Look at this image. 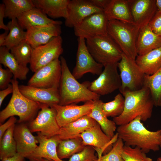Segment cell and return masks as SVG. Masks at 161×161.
<instances>
[{"label": "cell", "instance_id": "42", "mask_svg": "<svg viewBox=\"0 0 161 161\" xmlns=\"http://www.w3.org/2000/svg\"><path fill=\"white\" fill-rule=\"evenodd\" d=\"M16 118L15 116H12L5 123L1 124L0 126V140L1 139L3 136L10 127L15 124L17 122Z\"/></svg>", "mask_w": 161, "mask_h": 161}, {"label": "cell", "instance_id": "21", "mask_svg": "<svg viewBox=\"0 0 161 161\" xmlns=\"http://www.w3.org/2000/svg\"><path fill=\"white\" fill-rule=\"evenodd\" d=\"M133 23L139 28L148 24L157 11L156 0H129Z\"/></svg>", "mask_w": 161, "mask_h": 161}, {"label": "cell", "instance_id": "26", "mask_svg": "<svg viewBox=\"0 0 161 161\" xmlns=\"http://www.w3.org/2000/svg\"><path fill=\"white\" fill-rule=\"evenodd\" d=\"M96 123L88 115L84 116L61 127L58 135L61 140L80 137L81 134Z\"/></svg>", "mask_w": 161, "mask_h": 161}, {"label": "cell", "instance_id": "49", "mask_svg": "<svg viewBox=\"0 0 161 161\" xmlns=\"http://www.w3.org/2000/svg\"><path fill=\"white\" fill-rule=\"evenodd\" d=\"M44 161H55L52 160H48L47 159H44Z\"/></svg>", "mask_w": 161, "mask_h": 161}, {"label": "cell", "instance_id": "46", "mask_svg": "<svg viewBox=\"0 0 161 161\" xmlns=\"http://www.w3.org/2000/svg\"><path fill=\"white\" fill-rule=\"evenodd\" d=\"M25 158L18 153L13 156L4 159L1 161H24Z\"/></svg>", "mask_w": 161, "mask_h": 161}, {"label": "cell", "instance_id": "19", "mask_svg": "<svg viewBox=\"0 0 161 161\" xmlns=\"http://www.w3.org/2000/svg\"><path fill=\"white\" fill-rule=\"evenodd\" d=\"M15 124L13 137L16 143L17 153L28 158L33 153L38 143L36 136L32 134L24 123Z\"/></svg>", "mask_w": 161, "mask_h": 161}, {"label": "cell", "instance_id": "27", "mask_svg": "<svg viewBox=\"0 0 161 161\" xmlns=\"http://www.w3.org/2000/svg\"><path fill=\"white\" fill-rule=\"evenodd\" d=\"M135 61L145 75L153 74L161 68V46L143 55H138Z\"/></svg>", "mask_w": 161, "mask_h": 161}, {"label": "cell", "instance_id": "23", "mask_svg": "<svg viewBox=\"0 0 161 161\" xmlns=\"http://www.w3.org/2000/svg\"><path fill=\"white\" fill-rule=\"evenodd\" d=\"M18 22L23 30L31 27L52 24H62V22L49 18L40 9L34 7L24 13L17 19Z\"/></svg>", "mask_w": 161, "mask_h": 161}, {"label": "cell", "instance_id": "37", "mask_svg": "<svg viewBox=\"0 0 161 161\" xmlns=\"http://www.w3.org/2000/svg\"><path fill=\"white\" fill-rule=\"evenodd\" d=\"M122 156L125 161H153L140 149L124 145Z\"/></svg>", "mask_w": 161, "mask_h": 161}, {"label": "cell", "instance_id": "9", "mask_svg": "<svg viewBox=\"0 0 161 161\" xmlns=\"http://www.w3.org/2000/svg\"><path fill=\"white\" fill-rule=\"evenodd\" d=\"M61 35L55 37L47 43L33 49L30 68L35 72L40 68L58 59L63 52Z\"/></svg>", "mask_w": 161, "mask_h": 161}, {"label": "cell", "instance_id": "22", "mask_svg": "<svg viewBox=\"0 0 161 161\" xmlns=\"http://www.w3.org/2000/svg\"><path fill=\"white\" fill-rule=\"evenodd\" d=\"M138 55H143L161 46V36L154 33L148 24L140 28L136 41Z\"/></svg>", "mask_w": 161, "mask_h": 161}, {"label": "cell", "instance_id": "11", "mask_svg": "<svg viewBox=\"0 0 161 161\" xmlns=\"http://www.w3.org/2000/svg\"><path fill=\"white\" fill-rule=\"evenodd\" d=\"M77 40L76 64L72 73L73 75L76 79L81 78L87 73L99 75L104 66L97 62L90 54L86 47V39L78 38Z\"/></svg>", "mask_w": 161, "mask_h": 161}, {"label": "cell", "instance_id": "39", "mask_svg": "<svg viewBox=\"0 0 161 161\" xmlns=\"http://www.w3.org/2000/svg\"><path fill=\"white\" fill-rule=\"evenodd\" d=\"M95 151L94 147L85 146L82 151L72 155L67 161H97Z\"/></svg>", "mask_w": 161, "mask_h": 161}, {"label": "cell", "instance_id": "32", "mask_svg": "<svg viewBox=\"0 0 161 161\" xmlns=\"http://www.w3.org/2000/svg\"><path fill=\"white\" fill-rule=\"evenodd\" d=\"M144 86L149 89L154 106H161V68L151 75H145Z\"/></svg>", "mask_w": 161, "mask_h": 161}, {"label": "cell", "instance_id": "24", "mask_svg": "<svg viewBox=\"0 0 161 161\" xmlns=\"http://www.w3.org/2000/svg\"><path fill=\"white\" fill-rule=\"evenodd\" d=\"M104 11L108 21L115 20L134 23L129 0H110Z\"/></svg>", "mask_w": 161, "mask_h": 161}, {"label": "cell", "instance_id": "15", "mask_svg": "<svg viewBox=\"0 0 161 161\" xmlns=\"http://www.w3.org/2000/svg\"><path fill=\"white\" fill-rule=\"evenodd\" d=\"M93 101L86 102L81 105L75 103L65 106L54 105L53 107L56 112V120L60 127L88 115L93 108Z\"/></svg>", "mask_w": 161, "mask_h": 161}, {"label": "cell", "instance_id": "44", "mask_svg": "<svg viewBox=\"0 0 161 161\" xmlns=\"http://www.w3.org/2000/svg\"><path fill=\"white\" fill-rule=\"evenodd\" d=\"M5 6L3 3L0 4V29H3L5 31L9 30L7 25L4 22V18H5Z\"/></svg>", "mask_w": 161, "mask_h": 161}, {"label": "cell", "instance_id": "47", "mask_svg": "<svg viewBox=\"0 0 161 161\" xmlns=\"http://www.w3.org/2000/svg\"><path fill=\"white\" fill-rule=\"evenodd\" d=\"M9 30H6L0 35V47L2 46L4 43L9 33Z\"/></svg>", "mask_w": 161, "mask_h": 161}, {"label": "cell", "instance_id": "33", "mask_svg": "<svg viewBox=\"0 0 161 161\" xmlns=\"http://www.w3.org/2000/svg\"><path fill=\"white\" fill-rule=\"evenodd\" d=\"M9 32L3 46L10 49L24 41L26 40V31L21 27L17 19L12 20L7 25Z\"/></svg>", "mask_w": 161, "mask_h": 161}, {"label": "cell", "instance_id": "17", "mask_svg": "<svg viewBox=\"0 0 161 161\" xmlns=\"http://www.w3.org/2000/svg\"><path fill=\"white\" fill-rule=\"evenodd\" d=\"M36 136L39 145L27 158L30 161H44V159L65 161L58 156L57 147L61 140L58 135L48 138L38 132Z\"/></svg>", "mask_w": 161, "mask_h": 161}, {"label": "cell", "instance_id": "6", "mask_svg": "<svg viewBox=\"0 0 161 161\" xmlns=\"http://www.w3.org/2000/svg\"><path fill=\"white\" fill-rule=\"evenodd\" d=\"M86 40L90 54L97 62L104 66L117 63L121 59L122 51L108 34Z\"/></svg>", "mask_w": 161, "mask_h": 161}, {"label": "cell", "instance_id": "50", "mask_svg": "<svg viewBox=\"0 0 161 161\" xmlns=\"http://www.w3.org/2000/svg\"><path fill=\"white\" fill-rule=\"evenodd\" d=\"M157 161H161V157L157 158Z\"/></svg>", "mask_w": 161, "mask_h": 161}, {"label": "cell", "instance_id": "7", "mask_svg": "<svg viewBox=\"0 0 161 161\" xmlns=\"http://www.w3.org/2000/svg\"><path fill=\"white\" fill-rule=\"evenodd\" d=\"M117 66L121 82L119 89L121 94L126 91H137L144 86L145 74L141 70L135 60L123 53Z\"/></svg>", "mask_w": 161, "mask_h": 161}, {"label": "cell", "instance_id": "29", "mask_svg": "<svg viewBox=\"0 0 161 161\" xmlns=\"http://www.w3.org/2000/svg\"><path fill=\"white\" fill-rule=\"evenodd\" d=\"M0 63L11 71L13 78L21 80L26 79L29 69L20 65L10 50L4 46L0 47Z\"/></svg>", "mask_w": 161, "mask_h": 161}, {"label": "cell", "instance_id": "38", "mask_svg": "<svg viewBox=\"0 0 161 161\" xmlns=\"http://www.w3.org/2000/svg\"><path fill=\"white\" fill-rule=\"evenodd\" d=\"M124 145L122 140L118 138L109 151L100 157V161H125L122 156Z\"/></svg>", "mask_w": 161, "mask_h": 161}, {"label": "cell", "instance_id": "5", "mask_svg": "<svg viewBox=\"0 0 161 161\" xmlns=\"http://www.w3.org/2000/svg\"><path fill=\"white\" fill-rule=\"evenodd\" d=\"M139 28L134 23L111 20L108 22L107 33L124 54L135 60L138 56L136 43Z\"/></svg>", "mask_w": 161, "mask_h": 161}, {"label": "cell", "instance_id": "52", "mask_svg": "<svg viewBox=\"0 0 161 161\" xmlns=\"http://www.w3.org/2000/svg\"><path fill=\"white\" fill-rule=\"evenodd\" d=\"M160 148H161V137L160 139Z\"/></svg>", "mask_w": 161, "mask_h": 161}, {"label": "cell", "instance_id": "34", "mask_svg": "<svg viewBox=\"0 0 161 161\" xmlns=\"http://www.w3.org/2000/svg\"><path fill=\"white\" fill-rule=\"evenodd\" d=\"M14 124L5 132L0 140V159L1 160L17 153L16 143L13 137Z\"/></svg>", "mask_w": 161, "mask_h": 161}, {"label": "cell", "instance_id": "3", "mask_svg": "<svg viewBox=\"0 0 161 161\" xmlns=\"http://www.w3.org/2000/svg\"><path fill=\"white\" fill-rule=\"evenodd\" d=\"M60 60L62 71L58 87L60 95L58 105L65 106L100 99V95L88 89L89 82L80 83L75 78L63 56H61Z\"/></svg>", "mask_w": 161, "mask_h": 161}, {"label": "cell", "instance_id": "35", "mask_svg": "<svg viewBox=\"0 0 161 161\" xmlns=\"http://www.w3.org/2000/svg\"><path fill=\"white\" fill-rule=\"evenodd\" d=\"M33 48L26 40L23 41L10 49L18 63L21 65L26 67L30 64L32 55Z\"/></svg>", "mask_w": 161, "mask_h": 161}, {"label": "cell", "instance_id": "8", "mask_svg": "<svg viewBox=\"0 0 161 161\" xmlns=\"http://www.w3.org/2000/svg\"><path fill=\"white\" fill-rule=\"evenodd\" d=\"M36 117L29 122L28 126L32 133L40 132L48 138L58 135L60 127L57 122L56 113L53 107L41 103Z\"/></svg>", "mask_w": 161, "mask_h": 161}, {"label": "cell", "instance_id": "1", "mask_svg": "<svg viewBox=\"0 0 161 161\" xmlns=\"http://www.w3.org/2000/svg\"><path fill=\"white\" fill-rule=\"evenodd\" d=\"M141 121L138 117L128 123L119 126L117 129L118 138L122 140L125 145L137 147L145 153L159 150L161 129L149 130Z\"/></svg>", "mask_w": 161, "mask_h": 161}, {"label": "cell", "instance_id": "16", "mask_svg": "<svg viewBox=\"0 0 161 161\" xmlns=\"http://www.w3.org/2000/svg\"><path fill=\"white\" fill-rule=\"evenodd\" d=\"M80 137L85 146H90L102 150L104 155L111 149L113 144L118 139V136L117 133L112 139H110L96 122L94 126L81 134Z\"/></svg>", "mask_w": 161, "mask_h": 161}, {"label": "cell", "instance_id": "48", "mask_svg": "<svg viewBox=\"0 0 161 161\" xmlns=\"http://www.w3.org/2000/svg\"><path fill=\"white\" fill-rule=\"evenodd\" d=\"M157 11L161 13V0H156Z\"/></svg>", "mask_w": 161, "mask_h": 161}, {"label": "cell", "instance_id": "18", "mask_svg": "<svg viewBox=\"0 0 161 161\" xmlns=\"http://www.w3.org/2000/svg\"><path fill=\"white\" fill-rule=\"evenodd\" d=\"M60 24L31 27L26 31V40L33 49L44 45L61 33Z\"/></svg>", "mask_w": 161, "mask_h": 161}, {"label": "cell", "instance_id": "30", "mask_svg": "<svg viewBox=\"0 0 161 161\" xmlns=\"http://www.w3.org/2000/svg\"><path fill=\"white\" fill-rule=\"evenodd\" d=\"M2 2L5 6V18L11 20L35 7L32 0H3Z\"/></svg>", "mask_w": 161, "mask_h": 161}, {"label": "cell", "instance_id": "13", "mask_svg": "<svg viewBox=\"0 0 161 161\" xmlns=\"http://www.w3.org/2000/svg\"><path fill=\"white\" fill-rule=\"evenodd\" d=\"M108 21L104 12L93 14L73 28L74 34L86 40L106 35Z\"/></svg>", "mask_w": 161, "mask_h": 161}, {"label": "cell", "instance_id": "31", "mask_svg": "<svg viewBox=\"0 0 161 161\" xmlns=\"http://www.w3.org/2000/svg\"><path fill=\"white\" fill-rule=\"evenodd\" d=\"M85 146L80 137L61 140L57 147L58 156L61 160L69 158L74 154L82 151Z\"/></svg>", "mask_w": 161, "mask_h": 161}, {"label": "cell", "instance_id": "20", "mask_svg": "<svg viewBox=\"0 0 161 161\" xmlns=\"http://www.w3.org/2000/svg\"><path fill=\"white\" fill-rule=\"evenodd\" d=\"M19 89L21 93L28 99L50 107L58 104L60 101L58 88H43L21 85H19Z\"/></svg>", "mask_w": 161, "mask_h": 161}, {"label": "cell", "instance_id": "4", "mask_svg": "<svg viewBox=\"0 0 161 161\" xmlns=\"http://www.w3.org/2000/svg\"><path fill=\"white\" fill-rule=\"evenodd\" d=\"M11 83L13 88L12 96L7 106L0 112V124L15 116L19 117L18 123L30 122L34 119L40 109L41 103L30 100L21 93L17 79L13 78Z\"/></svg>", "mask_w": 161, "mask_h": 161}, {"label": "cell", "instance_id": "40", "mask_svg": "<svg viewBox=\"0 0 161 161\" xmlns=\"http://www.w3.org/2000/svg\"><path fill=\"white\" fill-rule=\"evenodd\" d=\"M13 75L11 71L8 68L4 69L0 65V89H4L7 88L11 83V78Z\"/></svg>", "mask_w": 161, "mask_h": 161}, {"label": "cell", "instance_id": "10", "mask_svg": "<svg viewBox=\"0 0 161 161\" xmlns=\"http://www.w3.org/2000/svg\"><path fill=\"white\" fill-rule=\"evenodd\" d=\"M104 67L97 78L89 82L88 86L90 90L100 96L107 95L119 89L121 84L117 63L107 64Z\"/></svg>", "mask_w": 161, "mask_h": 161}, {"label": "cell", "instance_id": "41", "mask_svg": "<svg viewBox=\"0 0 161 161\" xmlns=\"http://www.w3.org/2000/svg\"><path fill=\"white\" fill-rule=\"evenodd\" d=\"M148 25L154 33L161 36V13L157 11Z\"/></svg>", "mask_w": 161, "mask_h": 161}, {"label": "cell", "instance_id": "43", "mask_svg": "<svg viewBox=\"0 0 161 161\" xmlns=\"http://www.w3.org/2000/svg\"><path fill=\"white\" fill-rule=\"evenodd\" d=\"M13 91V88L11 83L6 88L0 91V107L6 97L10 94L12 93Z\"/></svg>", "mask_w": 161, "mask_h": 161}, {"label": "cell", "instance_id": "25", "mask_svg": "<svg viewBox=\"0 0 161 161\" xmlns=\"http://www.w3.org/2000/svg\"><path fill=\"white\" fill-rule=\"evenodd\" d=\"M36 8L53 18L67 16L68 6L69 0H32Z\"/></svg>", "mask_w": 161, "mask_h": 161}, {"label": "cell", "instance_id": "36", "mask_svg": "<svg viewBox=\"0 0 161 161\" xmlns=\"http://www.w3.org/2000/svg\"><path fill=\"white\" fill-rule=\"evenodd\" d=\"M125 105V100L123 95L117 94L112 101L107 103L103 102V110L107 117L113 118L120 115L123 112Z\"/></svg>", "mask_w": 161, "mask_h": 161}, {"label": "cell", "instance_id": "12", "mask_svg": "<svg viewBox=\"0 0 161 161\" xmlns=\"http://www.w3.org/2000/svg\"><path fill=\"white\" fill-rule=\"evenodd\" d=\"M61 71L60 60L56 59L35 72L27 85L43 88H58Z\"/></svg>", "mask_w": 161, "mask_h": 161}, {"label": "cell", "instance_id": "45", "mask_svg": "<svg viewBox=\"0 0 161 161\" xmlns=\"http://www.w3.org/2000/svg\"><path fill=\"white\" fill-rule=\"evenodd\" d=\"M110 0H91L92 2L97 7L104 10L106 8Z\"/></svg>", "mask_w": 161, "mask_h": 161}, {"label": "cell", "instance_id": "14", "mask_svg": "<svg viewBox=\"0 0 161 161\" xmlns=\"http://www.w3.org/2000/svg\"><path fill=\"white\" fill-rule=\"evenodd\" d=\"M103 12L104 10L95 5L91 0H69L65 26L74 28L88 16Z\"/></svg>", "mask_w": 161, "mask_h": 161}, {"label": "cell", "instance_id": "28", "mask_svg": "<svg viewBox=\"0 0 161 161\" xmlns=\"http://www.w3.org/2000/svg\"><path fill=\"white\" fill-rule=\"evenodd\" d=\"M93 101V108L87 115L100 125L102 131L110 139H112L117 129V125L113 120L109 119L104 112L102 108L103 102L100 99Z\"/></svg>", "mask_w": 161, "mask_h": 161}, {"label": "cell", "instance_id": "51", "mask_svg": "<svg viewBox=\"0 0 161 161\" xmlns=\"http://www.w3.org/2000/svg\"><path fill=\"white\" fill-rule=\"evenodd\" d=\"M102 156V155H100L97 156V157H98V160L97 161H100V158Z\"/></svg>", "mask_w": 161, "mask_h": 161}, {"label": "cell", "instance_id": "2", "mask_svg": "<svg viewBox=\"0 0 161 161\" xmlns=\"http://www.w3.org/2000/svg\"><path fill=\"white\" fill-rule=\"evenodd\" d=\"M122 94L125 100L124 108L120 115L113 118L117 125L128 123L138 117L144 122L151 117L154 105L147 88L144 86L140 90L126 91Z\"/></svg>", "mask_w": 161, "mask_h": 161}]
</instances>
